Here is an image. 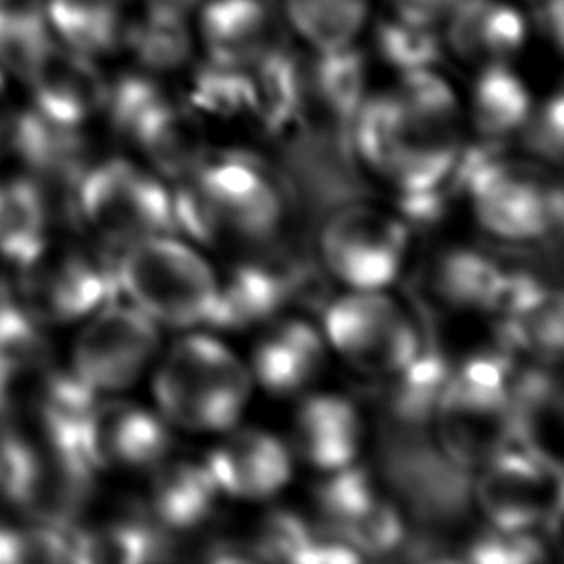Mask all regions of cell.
<instances>
[{"mask_svg":"<svg viewBox=\"0 0 564 564\" xmlns=\"http://www.w3.org/2000/svg\"><path fill=\"white\" fill-rule=\"evenodd\" d=\"M156 172L176 181L192 174L207 156L205 130L198 115L170 97L161 101L130 137Z\"/></svg>","mask_w":564,"mask_h":564,"instance_id":"cell-26","label":"cell"},{"mask_svg":"<svg viewBox=\"0 0 564 564\" xmlns=\"http://www.w3.org/2000/svg\"><path fill=\"white\" fill-rule=\"evenodd\" d=\"M53 40L44 13L0 2V73L24 77L35 55Z\"/></svg>","mask_w":564,"mask_h":564,"instance_id":"cell-37","label":"cell"},{"mask_svg":"<svg viewBox=\"0 0 564 564\" xmlns=\"http://www.w3.org/2000/svg\"><path fill=\"white\" fill-rule=\"evenodd\" d=\"M350 139L357 156L399 192L443 183L463 143L456 121L419 115L394 93L361 101Z\"/></svg>","mask_w":564,"mask_h":564,"instance_id":"cell-2","label":"cell"},{"mask_svg":"<svg viewBox=\"0 0 564 564\" xmlns=\"http://www.w3.org/2000/svg\"><path fill=\"white\" fill-rule=\"evenodd\" d=\"M326 361V339L306 319H271L251 355L249 375L271 394L286 397L311 386Z\"/></svg>","mask_w":564,"mask_h":564,"instance_id":"cell-19","label":"cell"},{"mask_svg":"<svg viewBox=\"0 0 564 564\" xmlns=\"http://www.w3.org/2000/svg\"><path fill=\"white\" fill-rule=\"evenodd\" d=\"M170 447L167 421L132 401L99 397L82 427V452L97 474L152 469Z\"/></svg>","mask_w":564,"mask_h":564,"instance_id":"cell-15","label":"cell"},{"mask_svg":"<svg viewBox=\"0 0 564 564\" xmlns=\"http://www.w3.org/2000/svg\"><path fill=\"white\" fill-rule=\"evenodd\" d=\"M467 560L478 564H535L544 560L542 542L531 529H500L489 524L467 544Z\"/></svg>","mask_w":564,"mask_h":564,"instance_id":"cell-41","label":"cell"},{"mask_svg":"<svg viewBox=\"0 0 564 564\" xmlns=\"http://www.w3.org/2000/svg\"><path fill=\"white\" fill-rule=\"evenodd\" d=\"M452 364L441 348L421 344L416 355L397 372L375 379L377 403L401 430H421L432 425L441 394L449 379Z\"/></svg>","mask_w":564,"mask_h":564,"instance_id":"cell-24","label":"cell"},{"mask_svg":"<svg viewBox=\"0 0 564 564\" xmlns=\"http://www.w3.org/2000/svg\"><path fill=\"white\" fill-rule=\"evenodd\" d=\"M73 212L97 242L110 249L172 234L167 187L123 159H108L84 170L75 185Z\"/></svg>","mask_w":564,"mask_h":564,"instance_id":"cell-6","label":"cell"},{"mask_svg":"<svg viewBox=\"0 0 564 564\" xmlns=\"http://www.w3.org/2000/svg\"><path fill=\"white\" fill-rule=\"evenodd\" d=\"M22 82L33 110L42 117L79 128L104 110L108 82L90 55L62 44L55 35L35 55Z\"/></svg>","mask_w":564,"mask_h":564,"instance_id":"cell-16","label":"cell"},{"mask_svg":"<svg viewBox=\"0 0 564 564\" xmlns=\"http://www.w3.org/2000/svg\"><path fill=\"white\" fill-rule=\"evenodd\" d=\"M478 509L500 529L555 527L562 509V476L557 460L509 445L480 467L474 485Z\"/></svg>","mask_w":564,"mask_h":564,"instance_id":"cell-12","label":"cell"},{"mask_svg":"<svg viewBox=\"0 0 564 564\" xmlns=\"http://www.w3.org/2000/svg\"><path fill=\"white\" fill-rule=\"evenodd\" d=\"M167 551V531L148 513L117 516L95 527L77 522V562L139 564L163 560Z\"/></svg>","mask_w":564,"mask_h":564,"instance_id":"cell-30","label":"cell"},{"mask_svg":"<svg viewBox=\"0 0 564 564\" xmlns=\"http://www.w3.org/2000/svg\"><path fill=\"white\" fill-rule=\"evenodd\" d=\"M218 496L205 460L165 456L152 467L148 516L165 531H189L212 518Z\"/></svg>","mask_w":564,"mask_h":564,"instance_id":"cell-22","label":"cell"},{"mask_svg":"<svg viewBox=\"0 0 564 564\" xmlns=\"http://www.w3.org/2000/svg\"><path fill=\"white\" fill-rule=\"evenodd\" d=\"M469 106L476 132L502 141L524 126L533 108L524 82L507 64L482 66Z\"/></svg>","mask_w":564,"mask_h":564,"instance_id":"cell-32","label":"cell"},{"mask_svg":"<svg viewBox=\"0 0 564 564\" xmlns=\"http://www.w3.org/2000/svg\"><path fill=\"white\" fill-rule=\"evenodd\" d=\"M315 505L322 527L341 538L361 557L386 555L405 540L397 507L379 491L370 469L357 463L326 471L317 482Z\"/></svg>","mask_w":564,"mask_h":564,"instance_id":"cell-14","label":"cell"},{"mask_svg":"<svg viewBox=\"0 0 564 564\" xmlns=\"http://www.w3.org/2000/svg\"><path fill=\"white\" fill-rule=\"evenodd\" d=\"M152 390L167 423L192 432H225L249 401L251 375L220 339L185 335L161 359Z\"/></svg>","mask_w":564,"mask_h":564,"instance_id":"cell-3","label":"cell"},{"mask_svg":"<svg viewBox=\"0 0 564 564\" xmlns=\"http://www.w3.org/2000/svg\"><path fill=\"white\" fill-rule=\"evenodd\" d=\"M187 106L196 115L231 119L251 112V84L247 68L209 59L198 66L187 86Z\"/></svg>","mask_w":564,"mask_h":564,"instance_id":"cell-35","label":"cell"},{"mask_svg":"<svg viewBox=\"0 0 564 564\" xmlns=\"http://www.w3.org/2000/svg\"><path fill=\"white\" fill-rule=\"evenodd\" d=\"M324 339L370 379L397 372L423 344L410 315L383 289H352L328 302Z\"/></svg>","mask_w":564,"mask_h":564,"instance_id":"cell-7","label":"cell"},{"mask_svg":"<svg viewBox=\"0 0 564 564\" xmlns=\"http://www.w3.org/2000/svg\"><path fill=\"white\" fill-rule=\"evenodd\" d=\"M322 289L317 271L300 256L269 253L242 260L216 278L205 324L216 330H245L275 319L293 302L319 300Z\"/></svg>","mask_w":564,"mask_h":564,"instance_id":"cell-10","label":"cell"},{"mask_svg":"<svg viewBox=\"0 0 564 564\" xmlns=\"http://www.w3.org/2000/svg\"><path fill=\"white\" fill-rule=\"evenodd\" d=\"M117 275L132 306L172 328L205 324L216 295L209 262L174 234L126 245L117 256Z\"/></svg>","mask_w":564,"mask_h":564,"instance_id":"cell-4","label":"cell"},{"mask_svg":"<svg viewBox=\"0 0 564 564\" xmlns=\"http://www.w3.org/2000/svg\"><path fill=\"white\" fill-rule=\"evenodd\" d=\"M223 234L267 240L284 218V194L262 159L249 152L209 154L192 172Z\"/></svg>","mask_w":564,"mask_h":564,"instance_id":"cell-13","label":"cell"},{"mask_svg":"<svg viewBox=\"0 0 564 564\" xmlns=\"http://www.w3.org/2000/svg\"><path fill=\"white\" fill-rule=\"evenodd\" d=\"M410 229L397 214L355 203L337 209L319 234L324 269L350 289L392 284L408 256Z\"/></svg>","mask_w":564,"mask_h":564,"instance_id":"cell-9","label":"cell"},{"mask_svg":"<svg viewBox=\"0 0 564 564\" xmlns=\"http://www.w3.org/2000/svg\"><path fill=\"white\" fill-rule=\"evenodd\" d=\"M375 44L381 59L403 73L434 68L441 62V40L434 33L432 24L414 22L397 15L377 26Z\"/></svg>","mask_w":564,"mask_h":564,"instance_id":"cell-36","label":"cell"},{"mask_svg":"<svg viewBox=\"0 0 564 564\" xmlns=\"http://www.w3.org/2000/svg\"><path fill=\"white\" fill-rule=\"evenodd\" d=\"M170 194L172 234H181L196 245H216L225 234L212 214L194 174L176 178Z\"/></svg>","mask_w":564,"mask_h":564,"instance_id":"cell-39","label":"cell"},{"mask_svg":"<svg viewBox=\"0 0 564 564\" xmlns=\"http://www.w3.org/2000/svg\"><path fill=\"white\" fill-rule=\"evenodd\" d=\"M286 13L313 48L335 51L348 46L359 33L368 0H286Z\"/></svg>","mask_w":564,"mask_h":564,"instance_id":"cell-34","label":"cell"},{"mask_svg":"<svg viewBox=\"0 0 564 564\" xmlns=\"http://www.w3.org/2000/svg\"><path fill=\"white\" fill-rule=\"evenodd\" d=\"M251 84V115L269 134H280L304 115V68L295 53L273 46L251 66H247Z\"/></svg>","mask_w":564,"mask_h":564,"instance_id":"cell-28","label":"cell"},{"mask_svg":"<svg viewBox=\"0 0 564 564\" xmlns=\"http://www.w3.org/2000/svg\"><path fill=\"white\" fill-rule=\"evenodd\" d=\"M51 196L24 174L0 176V260L11 269L33 258L51 238Z\"/></svg>","mask_w":564,"mask_h":564,"instance_id":"cell-27","label":"cell"},{"mask_svg":"<svg viewBox=\"0 0 564 564\" xmlns=\"http://www.w3.org/2000/svg\"><path fill=\"white\" fill-rule=\"evenodd\" d=\"M165 99V90L152 75L128 73L115 84H108L104 110L112 130L130 139L139 123Z\"/></svg>","mask_w":564,"mask_h":564,"instance_id":"cell-38","label":"cell"},{"mask_svg":"<svg viewBox=\"0 0 564 564\" xmlns=\"http://www.w3.org/2000/svg\"><path fill=\"white\" fill-rule=\"evenodd\" d=\"M562 95H551L538 110L531 108L524 126L520 128L529 150L544 161H560L562 156V128H564Z\"/></svg>","mask_w":564,"mask_h":564,"instance_id":"cell-42","label":"cell"},{"mask_svg":"<svg viewBox=\"0 0 564 564\" xmlns=\"http://www.w3.org/2000/svg\"><path fill=\"white\" fill-rule=\"evenodd\" d=\"M159 346L156 324L132 304L117 300L84 319L68 368L97 394L132 386Z\"/></svg>","mask_w":564,"mask_h":564,"instance_id":"cell-11","label":"cell"},{"mask_svg":"<svg viewBox=\"0 0 564 564\" xmlns=\"http://www.w3.org/2000/svg\"><path fill=\"white\" fill-rule=\"evenodd\" d=\"M123 40L148 73H167L183 66L192 53L187 13L150 2L148 11L126 26Z\"/></svg>","mask_w":564,"mask_h":564,"instance_id":"cell-33","label":"cell"},{"mask_svg":"<svg viewBox=\"0 0 564 564\" xmlns=\"http://www.w3.org/2000/svg\"><path fill=\"white\" fill-rule=\"evenodd\" d=\"M535 2H540V0H535Z\"/></svg>","mask_w":564,"mask_h":564,"instance_id":"cell-47","label":"cell"},{"mask_svg":"<svg viewBox=\"0 0 564 564\" xmlns=\"http://www.w3.org/2000/svg\"><path fill=\"white\" fill-rule=\"evenodd\" d=\"M123 9L126 0H46L44 18L62 44L95 57L121 44Z\"/></svg>","mask_w":564,"mask_h":564,"instance_id":"cell-31","label":"cell"},{"mask_svg":"<svg viewBox=\"0 0 564 564\" xmlns=\"http://www.w3.org/2000/svg\"><path fill=\"white\" fill-rule=\"evenodd\" d=\"M478 223L509 242H529L562 225V189L533 163L507 154L482 167L465 187Z\"/></svg>","mask_w":564,"mask_h":564,"instance_id":"cell-8","label":"cell"},{"mask_svg":"<svg viewBox=\"0 0 564 564\" xmlns=\"http://www.w3.org/2000/svg\"><path fill=\"white\" fill-rule=\"evenodd\" d=\"M538 26L555 44V48H562V37H564L562 0H540Z\"/></svg>","mask_w":564,"mask_h":564,"instance_id":"cell-44","label":"cell"},{"mask_svg":"<svg viewBox=\"0 0 564 564\" xmlns=\"http://www.w3.org/2000/svg\"><path fill=\"white\" fill-rule=\"evenodd\" d=\"M513 375V352L502 346L478 350L452 366L432 423L441 452L460 469H480L516 443Z\"/></svg>","mask_w":564,"mask_h":564,"instance_id":"cell-1","label":"cell"},{"mask_svg":"<svg viewBox=\"0 0 564 564\" xmlns=\"http://www.w3.org/2000/svg\"><path fill=\"white\" fill-rule=\"evenodd\" d=\"M18 115V108L13 106L11 97H9V88H7V75L0 73V150L7 141V134L11 130V123Z\"/></svg>","mask_w":564,"mask_h":564,"instance_id":"cell-45","label":"cell"},{"mask_svg":"<svg viewBox=\"0 0 564 564\" xmlns=\"http://www.w3.org/2000/svg\"><path fill=\"white\" fill-rule=\"evenodd\" d=\"M522 15L498 0H460L449 11L447 46L469 64H507L524 42Z\"/></svg>","mask_w":564,"mask_h":564,"instance_id":"cell-23","label":"cell"},{"mask_svg":"<svg viewBox=\"0 0 564 564\" xmlns=\"http://www.w3.org/2000/svg\"><path fill=\"white\" fill-rule=\"evenodd\" d=\"M364 421L352 401L339 394H311L293 416V447L315 469L330 471L357 460Z\"/></svg>","mask_w":564,"mask_h":564,"instance_id":"cell-20","label":"cell"},{"mask_svg":"<svg viewBox=\"0 0 564 564\" xmlns=\"http://www.w3.org/2000/svg\"><path fill=\"white\" fill-rule=\"evenodd\" d=\"M502 286L505 264L471 247L447 249L432 267V289L452 308L496 311Z\"/></svg>","mask_w":564,"mask_h":564,"instance_id":"cell-29","label":"cell"},{"mask_svg":"<svg viewBox=\"0 0 564 564\" xmlns=\"http://www.w3.org/2000/svg\"><path fill=\"white\" fill-rule=\"evenodd\" d=\"M317 527L306 522L300 513L275 509L267 513L251 542L253 555L264 560H286L300 564V557L313 540Z\"/></svg>","mask_w":564,"mask_h":564,"instance_id":"cell-40","label":"cell"},{"mask_svg":"<svg viewBox=\"0 0 564 564\" xmlns=\"http://www.w3.org/2000/svg\"><path fill=\"white\" fill-rule=\"evenodd\" d=\"M0 2H11V0H0Z\"/></svg>","mask_w":564,"mask_h":564,"instance_id":"cell-46","label":"cell"},{"mask_svg":"<svg viewBox=\"0 0 564 564\" xmlns=\"http://www.w3.org/2000/svg\"><path fill=\"white\" fill-rule=\"evenodd\" d=\"M397 7V15L432 24L445 13H449L460 0H392Z\"/></svg>","mask_w":564,"mask_h":564,"instance_id":"cell-43","label":"cell"},{"mask_svg":"<svg viewBox=\"0 0 564 564\" xmlns=\"http://www.w3.org/2000/svg\"><path fill=\"white\" fill-rule=\"evenodd\" d=\"M121 295L110 247L55 242L11 271V297L46 326L82 322Z\"/></svg>","mask_w":564,"mask_h":564,"instance_id":"cell-5","label":"cell"},{"mask_svg":"<svg viewBox=\"0 0 564 564\" xmlns=\"http://www.w3.org/2000/svg\"><path fill=\"white\" fill-rule=\"evenodd\" d=\"M209 59L247 68L278 46V22L267 0H209L200 13Z\"/></svg>","mask_w":564,"mask_h":564,"instance_id":"cell-21","label":"cell"},{"mask_svg":"<svg viewBox=\"0 0 564 564\" xmlns=\"http://www.w3.org/2000/svg\"><path fill=\"white\" fill-rule=\"evenodd\" d=\"M220 494L262 500L278 494L293 471L289 447L271 432L245 427L227 434L205 458Z\"/></svg>","mask_w":564,"mask_h":564,"instance_id":"cell-18","label":"cell"},{"mask_svg":"<svg viewBox=\"0 0 564 564\" xmlns=\"http://www.w3.org/2000/svg\"><path fill=\"white\" fill-rule=\"evenodd\" d=\"M364 88L366 62L359 51L350 48V44L335 51H319V57L304 68V112L317 108V115L341 139H350L352 119L366 99Z\"/></svg>","mask_w":564,"mask_h":564,"instance_id":"cell-25","label":"cell"},{"mask_svg":"<svg viewBox=\"0 0 564 564\" xmlns=\"http://www.w3.org/2000/svg\"><path fill=\"white\" fill-rule=\"evenodd\" d=\"M0 154L13 156L18 174L35 181L48 196L51 192L75 194V185L90 165L79 128L55 123L40 112L18 110Z\"/></svg>","mask_w":564,"mask_h":564,"instance_id":"cell-17","label":"cell"}]
</instances>
